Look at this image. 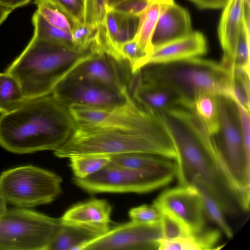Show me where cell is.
I'll return each mask as SVG.
<instances>
[{"mask_svg":"<svg viewBox=\"0 0 250 250\" xmlns=\"http://www.w3.org/2000/svg\"><path fill=\"white\" fill-rule=\"evenodd\" d=\"M176 151V176L179 186H191L198 179L206 185L225 213L242 210L240 198L219 161L213 135L192 110L179 105L157 114Z\"/></svg>","mask_w":250,"mask_h":250,"instance_id":"cell-1","label":"cell"},{"mask_svg":"<svg viewBox=\"0 0 250 250\" xmlns=\"http://www.w3.org/2000/svg\"><path fill=\"white\" fill-rule=\"evenodd\" d=\"M75 125L68 107L51 94L26 100L0 116V146L20 154L55 151L67 140Z\"/></svg>","mask_w":250,"mask_h":250,"instance_id":"cell-2","label":"cell"},{"mask_svg":"<svg viewBox=\"0 0 250 250\" xmlns=\"http://www.w3.org/2000/svg\"><path fill=\"white\" fill-rule=\"evenodd\" d=\"M131 153L170 160L176 157L172 141L163 123L148 128L103 127L76 123L67 140L54 151V155L60 158Z\"/></svg>","mask_w":250,"mask_h":250,"instance_id":"cell-3","label":"cell"},{"mask_svg":"<svg viewBox=\"0 0 250 250\" xmlns=\"http://www.w3.org/2000/svg\"><path fill=\"white\" fill-rule=\"evenodd\" d=\"M97 52L95 43L79 50L33 37L6 69L19 83L26 100L52 94L80 64Z\"/></svg>","mask_w":250,"mask_h":250,"instance_id":"cell-4","label":"cell"},{"mask_svg":"<svg viewBox=\"0 0 250 250\" xmlns=\"http://www.w3.org/2000/svg\"><path fill=\"white\" fill-rule=\"evenodd\" d=\"M144 81L167 85L177 92L182 105L189 107L198 96L211 93L230 98L229 70L221 63L195 57L177 62L150 64L140 70Z\"/></svg>","mask_w":250,"mask_h":250,"instance_id":"cell-5","label":"cell"},{"mask_svg":"<svg viewBox=\"0 0 250 250\" xmlns=\"http://www.w3.org/2000/svg\"><path fill=\"white\" fill-rule=\"evenodd\" d=\"M219 128L213 135L219 161L245 209L250 208V152L245 147L236 104L218 96Z\"/></svg>","mask_w":250,"mask_h":250,"instance_id":"cell-6","label":"cell"},{"mask_svg":"<svg viewBox=\"0 0 250 250\" xmlns=\"http://www.w3.org/2000/svg\"><path fill=\"white\" fill-rule=\"evenodd\" d=\"M176 176L175 163L165 167L136 169L110 163L84 178L75 177L74 183L91 193L150 192L170 183Z\"/></svg>","mask_w":250,"mask_h":250,"instance_id":"cell-7","label":"cell"},{"mask_svg":"<svg viewBox=\"0 0 250 250\" xmlns=\"http://www.w3.org/2000/svg\"><path fill=\"white\" fill-rule=\"evenodd\" d=\"M62 226L61 218L24 208L0 216V250H47Z\"/></svg>","mask_w":250,"mask_h":250,"instance_id":"cell-8","label":"cell"},{"mask_svg":"<svg viewBox=\"0 0 250 250\" xmlns=\"http://www.w3.org/2000/svg\"><path fill=\"white\" fill-rule=\"evenodd\" d=\"M62 178L52 171L28 165L4 171L0 192L7 202L28 208L53 201L62 192Z\"/></svg>","mask_w":250,"mask_h":250,"instance_id":"cell-9","label":"cell"},{"mask_svg":"<svg viewBox=\"0 0 250 250\" xmlns=\"http://www.w3.org/2000/svg\"><path fill=\"white\" fill-rule=\"evenodd\" d=\"M76 123L103 127L148 128L162 122L157 115L145 110L130 97L120 104L95 107L80 104L68 106Z\"/></svg>","mask_w":250,"mask_h":250,"instance_id":"cell-10","label":"cell"},{"mask_svg":"<svg viewBox=\"0 0 250 250\" xmlns=\"http://www.w3.org/2000/svg\"><path fill=\"white\" fill-rule=\"evenodd\" d=\"M162 237L160 224L148 225L131 220L109 229L82 245L79 250H158Z\"/></svg>","mask_w":250,"mask_h":250,"instance_id":"cell-11","label":"cell"},{"mask_svg":"<svg viewBox=\"0 0 250 250\" xmlns=\"http://www.w3.org/2000/svg\"><path fill=\"white\" fill-rule=\"evenodd\" d=\"M153 204L161 212L169 214L179 220L191 234L205 229V212L200 196L193 186L165 190Z\"/></svg>","mask_w":250,"mask_h":250,"instance_id":"cell-12","label":"cell"},{"mask_svg":"<svg viewBox=\"0 0 250 250\" xmlns=\"http://www.w3.org/2000/svg\"><path fill=\"white\" fill-rule=\"evenodd\" d=\"M132 73L125 61H118L107 54L98 53L77 67L68 77L97 83L128 93Z\"/></svg>","mask_w":250,"mask_h":250,"instance_id":"cell-13","label":"cell"},{"mask_svg":"<svg viewBox=\"0 0 250 250\" xmlns=\"http://www.w3.org/2000/svg\"><path fill=\"white\" fill-rule=\"evenodd\" d=\"M60 103L68 107L72 104L104 107L120 104L130 97L103 85L67 77L51 94Z\"/></svg>","mask_w":250,"mask_h":250,"instance_id":"cell-14","label":"cell"},{"mask_svg":"<svg viewBox=\"0 0 250 250\" xmlns=\"http://www.w3.org/2000/svg\"><path fill=\"white\" fill-rule=\"evenodd\" d=\"M128 91L138 105L156 115L182 104L181 96L175 90L163 84L143 80L139 70L133 74Z\"/></svg>","mask_w":250,"mask_h":250,"instance_id":"cell-15","label":"cell"},{"mask_svg":"<svg viewBox=\"0 0 250 250\" xmlns=\"http://www.w3.org/2000/svg\"><path fill=\"white\" fill-rule=\"evenodd\" d=\"M207 51L205 36L200 32L194 31L185 37L153 47L145 58L143 67L150 64L165 63L199 57Z\"/></svg>","mask_w":250,"mask_h":250,"instance_id":"cell-16","label":"cell"},{"mask_svg":"<svg viewBox=\"0 0 250 250\" xmlns=\"http://www.w3.org/2000/svg\"><path fill=\"white\" fill-rule=\"evenodd\" d=\"M112 208L106 200L93 198L73 205L60 218L62 224L85 227L103 234L110 229Z\"/></svg>","mask_w":250,"mask_h":250,"instance_id":"cell-17","label":"cell"},{"mask_svg":"<svg viewBox=\"0 0 250 250\" xmlns=\"http://www.w3.org/2000/svg\"><path fill=\"white\" fill-rule=\"evenodd\" d=\"M192 32L188 10L174 1L171 2L163 8L155 26L151 40L152 48L185 37Z\"/></svg>","mask_w":250,"mask_h":250,"instance_id":"cell-18","label":"cell"},{"mask_svg":"<svg viewBox=\"0 0 250 250\" xmlns=\"http://www.w3.org/2000/svg\"><path fill=\"white\" fill-rule=\"evenodd\" d=\"M139 21L140 16L107 9L105 18L104 52L117 61H123L119 56V48L124 43L134 39Z\"/></svg>","mask_w":250,"mask_h":250,"instance_id":"cell-19","label":"cell"},{"mask_svg":"<svg viewBox=\"0 0 250 250\" xmlns=\"http://www.w3.org/2000/svg\"><path fill=\"white\" fill-rule=\"evenodd\" d=\"M244 0H228L224 6L218 28L223 51L221 64L226 69L232 67V61L242 24Z\"/></svg>","mask_w":250,"mask_h":250,"instance_id":"cell-20","label":"cell"},{"mask_svg":"<svg viewBox=\"0 0 250 250\" xmlns=\"http://www.w3.org/2000/svg\"><path fill=\"white\" fill-rule=\"evenodd\" d=\"M221 238V232L216 229L203 230L199 233L172 240L160 239L158 242L160 250H210L215 247Z\"/></svg>","mask_w":250,"mask_h":250,"instance_id":"cell-21","label":"cell"},{"mask_svg":"<svg viewBox=\"0 0 250 250\" xmlns=\"http://www.w3.org/2000/svg\"><path fill=\"white\" fill-rule=\"evenodd\" d=\"M101 234L85 227L62 224L61 230L47 250H79L82 245Z\"/></svg>","mask_w":250,"mask_h":250,"instance_id":"cell-22","label":"cell"},{"mask_svg":"<svg viewBox=\"0 0 250 250\" xmlns=\"http://www.w3.org/2000/svg\"><path fill=\"white\" fill-rule=\"evenodd\" d=\"M173 1L150 0L148 6L140 16L138 28L134 39L147 55L152 49L151 38L161 13L166 4Z\"/></svg>","mask_w":250,"mask_h":250,"instance_id":"cell-23","label":"cell"},{"mask_svg":"<svg viewBox=\"0 0 250 250\" xmlns=\"http://www.w3.org/2000/svg\"><path fill=\"white\" fill-rule=\"evenodd\" d=\"M191 186L198 192L205 214L215 224L229 239L233 237V231L225 217V212L217 199L203 182L195 180Z\"/></svg>","mask_w":250,"mask_h":250,"instance_id":"cell-24","label":"cell"},{"mask_svg":"<svg viewBox=\"0 0 250 250\" xmlns=\"http://www.w3.org/2000/svg\"><path fill=\"white\" fill-rule=\"evenodd\" d=\"M188 108H190L210 133L216 134L219 128L218 96L211 93L199 95Z\"/></svg>","mask_w":250,"mask_h":250,"instance_id":"cell-25","label":"cell"},{"mask_svg":"<svg viewBox=\"0 0 250 250\" xmlns=\"http://www.w3.org/2000/svg\"><path fill=\"white\" fill-rule=\"evenodd\" d=\"M108 0H83V23L97 31L96 43L104 48L106 40L105 18Z\"/></svg>","mask_w":250,"mask_h":250,"instance_id":"cell-26","label":"cell"},{"mask_svg":"<svg viewBox=\"0 0 250 250\" xmlns=\"http://www.w3.org/2000/svg\"><path fill=\"white\" fill-rule=\"evenodd\" d=\"M26 100L17 80L6 72H0V113L11 112Z\"/></svg>","mask_w":250,"mask_h":250,"instance_id":"cell-27","label":"cell"},{"mask_svg":"<svg viewBox=\"0 0 250 250\" xmlns=\"http://www.w3.org/2000/svg\"><path fill=\"white\" fill-rule=\"evenodd\" d=\"M172 162L168 159L148 154L131 153L111 156L110 163L136 169L161 167Z\"/></svg>","mask_w":250,"mask_h":250,"instance_id":"cell-28","label":"cell"},{"mask_svg":"<svg viewBox=\"0 0 250 250\" xmlns=\"http://www.w3.org/2000/svg\"><path fill=\"white\" fill-rule=\"evenodd\" d=\"M229 70L230 98L250 112V70L237 67H232Z\"/></svg>","mask_w":250,"mask_h":250,"instance_id":"cell-29","label":"cell"},{"mask_svg":"<svg viewBox=\"0 0 250 250\" xmlns=\"http://www.w3.org/2000/svg\"><path fill=\"white\" fill-rule=\"evenodd\" d=\"M32 19L34 27L33 36L77 49L74 44L70 33L49 23L37 10L33 14Z\"/></svg>","mask_w":250,"mask_h":250,"instance_id":"cell-30","label":"cell"},{"mask_svg":"<svg viewBox=\"0 0 250 250\" xmlns=\"http://www.w3.org/2000/svg\"><path fill=\"white\" fill-rule=\"evenodd\" d=\"M69 166L74 177L84 178L97 172L109 164L111 156L85 155L70 157Z\"/></svg>","mask_w":250,"mask_h":250,"instance_id":"cell-31","label":"cell"},{"mask_svg":"<svg viewBox=\"0 0 250 250\" xmlns=\"http://www.w3.org/2000/svg\"><path fill=\"white\" fill-rule=\"evenodd\" d=\"M37 11L49 23L71 33L75 22L52 0H34Z\"/></svg>","mask_w":250,"mask_h":250,"instance_id":"cell-32","label":"cell"},{"mask_svg":"<svg viewBox=\"0 0 250 250\" xmlns=\"http://www.w3.org/2000/svg\"><path fill=\"white\" fill-rule=\"evenodd\" d=\"M119 54L121 59L128 63L133 74L143 67V61L147 55L135 39L123 44Z\"/></svg>","mask_w":250,"mask_h":250,"instance_id":"cell-33","label":"cell"},{"mask_svg":"<svg viewBox=\"0 0 250 250\" xmlns=\"http://www.w3.org/2000/svg\"><path fill=\"white\" fill-rule=\"evenodd\" d=\"M250 36L247 34L242 22L232 58V67L250 70Z\"/></svg>","mask_w":250,"mask_h":250,"instance_id":"cell-34","label":"cell"},{"mask_svg":"<svg viewBox=\"0 0 250 250\" xmlns=\"http://www.w3.org/2000/svg\"><path fill=\"white\" fill-rule=\"evenodd\" d=\"M160 226L162 238L172 240L190 235L186 228L177 219L169 214L161 212Z\"/></svg>","mask_w":250,"mask_h":250,"instance_id":"cell-35","label":"cell"},{"mask_svg":"<svg viewBox=\"0 0 250 250\" xmlns=\"http://www.w3.org/2000/svg\"><path fill=\"white\" fill-rule=\"evenodd\" d=\"M131 221L148 225L160 224L161 212L153 204L143 205L132 208L128 212Z\"/></svg>","mask_w":250,"mask_h":250,"instance_id":"cell-36","label":"cell"},{"mask_svg":"<svg viewBox=\"0 0 250 250\" xmlns=\"http://www.w3.org/2000/svg\"><path fill=\"white\" fill-rule=\"evenodd\" d=\"M71 34L78 49L84 50L96 43L97 31L83 22H75Z\"/></svg>","mask_w":250,"mask_h":250,"instance_id":"cell-37","label":"cell"},{"mask_svg":"<svg viewBox=\"0 0 250 250\" xmlns=\"http://www.w3.org/2000/svg\"><path fill=\"white\" fill-rule=\"evenodd\" d=\"M75 22H83V0H52Z\"/></svg>","mask_w":250,"mask_h":250,"instance_id":"cell-38","label":"cell"},{"mask_svg":"<svg viewBox=\"0 0 250 250\" xmlns=\"http://www.w3.org/2000/svg\"><path fill=\"white\" fill-rule=\"evenodd\" d=\"M150 2V0H123L111 9L126 14L140 16Z\"/></svg>","mask_w":250,"mask_h":250,"instance_id":"cell-39","label":"cell"},{"mask_svg":"<svg viewBox=\"0 0 250 250\" xmlns=\"http://www.w3.org/2000/svg\"><path fill=\"white\" fill-rule=\"evenodd\" d=\"M198 7L202 9L223 8L228 0H190Z\"/></svg>","mask_w":250,"mask_h":250,"instance_id":"cell-40","label":"cell"},{"mask_svg":"<svg viewBox=\"0 0 250 250\" xmlns=\"http://www.w3.org/2000/svg\"><path fill=\"white\" fill-rule=\"evenodd\" d=\"M32 0H0V5L14 10L19 7L28 4Z\"/></svg>","mask_w":250,"mask_h":250,"instance_id":"cell-41","label":"cell"},{"mask_svg":"<svg viewBox=\"0 0 250 250\" xmlns=\"http://www.w3.org/2000/svg\"><path fill=\"white\" fill-rule=\"evenodd\" d=\"M13 10L0 5V25L4 22Z\"/></svg>","mask_w":250,"mask_h":250,"instance_id":"cell-42","label":"cell"},{"mask_svg":"<svg viewBox=\"0 0 250 250\" xmlns=\"http://www.w3.org/2000/svg\"><path fill=\"white\" fill-rule=\"evenodd\" d=\"M6 201L0 192V216L3 214L7 210Z\"/></svg>","mask_w":250,"mask_h":250,"instance_id":"cell-43","label":"cell"},{"mask_svg":"<svg viewBox=\"0 0 250 250\" xmlns=\"http://www.w3.org/2000/svg\"><path fill=\"white\" fill-rule=\"evenodd\" d=\"M123 0H108V8H111L113 6H114L116 4L118 3L119 2H121Z\"/></svg>","mask_w":250,"mask_h":250,"instance_id":"cell-44","label":"cell"}]
</instances>
